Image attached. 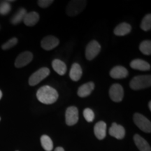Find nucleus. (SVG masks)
Returning a JSON list of instances; mask_svg holds the SVG:
<instances>
[{
	"mask_svg": "<svg viewBox=\"0 0 151 151\" xmlns=\"http://www.w3.org/2000/svg\"><path fill=\"white\" fill-rule=\"evenodd\" d=\"M58 92L55 89L48 86H44L37 92V97L40 102L44 104H52L58 100Z\"/></svg>",
	"mask_w": 151,
	"mask_h": 151,
	"instance_id": "nucleus-1",
	"label": "nucleus"
},
{
	"mask_svg": "<svg viewBox=\"0 0 151 151\" xmlns=\"http://www.w3.org/2000/svg\"><path fill=\"white\" fill-rule=\"evenodd\" d=\"M151 86L150 75H141L134 77L130 81L129 86L132 90H139L148 88Z\"/></svg>",
	"mask_w": 151,
	"mask_h": 151,
	"instance_id": "nucleus-2",
	"label": "nucleus"
},
{
	"mask_svg": "<svg viewBox=\"0 0 151 151\" xmlns=\"http://www.w3.org/2000/svg\"><path fill=\"white\" fill-rule=\"evenodd\" d=\"M87 1L85 0H73L68 4L67 6V14L73 17L78 15L86 8Z\"/></svg>",
	"mask_w": 151,
	"mask_h": 151,
	"instance_id": "nucleus-3",
	"label": "nucleus"
},
{
	"mask_svg": "<svg viewBox=\"0 0 151 151\" xmlns=\"http://www.w3.org/2000/svg\"><path fill=\"white\" fill-rule=\"evenodd\" d=\"M134 122L136 125L143 132L150 133L151 122L148 118L140 113H135L134 115Z\"/></svg>",
	"mask_w": 151,
	"mask_h": 151,
	"instance_id": "nucleus-4",
	"label": "nucleus"
},
{
	"mask_svg": "<svg viewBox=\"0 0 151 151\" xmlns=\"http://www.w3.org/2000/svg\"><path fill=\"white\" fill-rule=\"evenodd\" d=\"M50 74V69L48 68L43 67L39 69L33 74L31 75V76L29 78V84L31 86H35L36 85L45 79Z\"/></svg>",
	"mask_w": 151,
	"mask_h": 151,
	"instance_id": "nucleus-5",
	"label": "nucleus"
},
{
	"mask_svg": "<svg viewBox=\"0 0 151 151\" xmlns=\"http://www.w3.org/2000/svg\"><path fill=\"white\" fill-rule=\"evenodd\" d=\"M101 51V46L97 41H92L86 49V57L88 60H92Z\"/></svg>",
	"mask_w": 151,
	"mask_h": 151,
	"instance_id": "nucleus-6",
	"label": "nucleus"
},
{
	"mask_svg": "<svg viewBox=\"0 0 151 151\" xmlns=\"http://www.w3.org/2000/svg\"><path fill=\"white\" fill-rule=\"evenodd\" d=\"M109 96L115 102L121 101L124 97V90L122 86L116 83L111 86L109 90Z\"/></svg>",
	"mask_w": 151,
	"mask_h": 151,
	"instance_id": "nucleus-7",
	"label": "nucleus"
},
{
	"mask_svg": "<svg viewBox=\"0 0 151 151\" xmlns=\"http://www.w3.org/2000/svg\"><path fill=\"white\" fill-rule=\"evenodd\" d=\"M65 120L67 125L72 126L78 120V110L76 107L70 106L67 108L65 114Z\"/></svg>",
	"mask_w": 151,
	"mask_h": 151,
	"instance_id": "nucleus-8",
	"label": "nucleus"
},
{
	"mask_svg": "<svg viewBox=\"0 0 151 151\" xmlns=\"http://www.w3.org/2000/svg\"><path fill=\"white\" fill-rule=\"evenodd\" d=\"M33 59V55L31 52L25 51L20 53L17 57L15 66L17 68H21L27 65L29 62H32Z\"/></svg>",
	"mask_w": 151,
	"mask_h": 151,
	"instance_id": "nucleus-9",
	"label": "nucleus"
},
{
	"mask_svg": "<svg viewBox=\"0 0 151 151\" xmlns=\"http://www.w3.org/2000/svg\"><path fill=\"white\" fill-rule=\"evenodd\" d=\"M60 41L58 38L53 36H47L42 39L41 46L46 50H50L59 45Z\"/></svg>",
	"mask_w": 151,
	"mask_h": 151,
	"instance_id": "nucleus-10",
	"label": "nucleus"
},
{
	"mask_svg": "<svg viewBox=\"0 0 151 151\" xmlns=\"http://www.w3.org/2000/svg\"><path fill=\"white\" fill-rule=\"evenodd\" d=\"M109 134L117 139H122L125 135V129L122 125L113 122L109 129Z\"/></svg>",
	"mask_w": 151,
	"mask_h": 151,
	"instance_id": "nucleus-11",
	"label": "nucleus"
},
{
	"mask_svg": "<svg viewBox=\"0 0 151 151\" xmlns=\"http://www.w3.org/2000/svg\"><path fill=\"white\" fill-rule=\"evenodd\" d=\"M110 76L113 78H124L128 76V71L126 68L122 66H116L111 70Z\"/></svg>",
	"mask_w": 151,
	"mask_h": 151,
	"instance_id": "nucleus-12",
	"label": "nucleus"
},
{
	"mask_svg": "<svg viewBox=\"0 0 151 151\" xmlns=\"http://www.w3.org/2000/svg\"><path fill=\"white\" fill-rule=\"evenodd\" d=\"M94 132L98 139L102 140L106 135V124L104 121L98 122L94 125Z\"/></svg>",
	"mask_w": 151,
	"mask_h": 151,
	"instance_id": "nucleus-13",
	"label": "nucleus"
},
{
	"mask_svg": "<svg viewBox=\"0 0 151 151\" xmlns=\"http://www.w3.org/2000/svg\"><path fill=\"white\" fill-rule=\"evenodd\" d=\"M130 67L132 69L139 71H149L150 69V64L144 61V60L140 59L132 60L130 63Z\"/></svg>",
	"mask_w": 151,
	"mask_h": 151,
	"instance_id": "nucleus-14",
	"label": "nucleus"
},
{
	"mask_svg": "<svg viewBox=\"0 0 151 151\" xmlns=\"http://www.w3.org/2000/svg\"><path fill=\"white\" fill-rule=\"evenodd\" d=\"M94 88V84L92 82H88L81 86L78 90V95L80 97H86L89 96Z\"/></svg>",
	"mask_w": 151,
	"mask_h": 151,
	"instance_id": "nucleus-15",
	"label": "nucleus"
},
{
	"mask_svg": "<svg viewBox=\"0 0 151 151\" xmlns=\"http://www.w3.org/2000/svg\"><path fill=\"white\" fill-rule=\"evenodd\" d=\"M134 141L136 146L140 151H151L150 145L140 135L135 134L134 137Z\"/></svg>",
	"mask_w": 151,
	"mask_h": 151,
	"instance_id": "nucleus-16",
	"label": "nucleus"
},
{
	"mask_svg": "<svg viewBox=\"0 0 151 151\" xmlns=\"http://www.w3.org/2000/svg\"><path fill=\"white\" fill-rule=\"evenodd\" d=\"M39 20V15L37 12L32 11V12L27 13L23 19L24 23L27 26L32 27L35 25Z\"/></svg>",
	"mask_w": 151,
	"mask_h": 151,
	"instance_id": "nucleus-17",
	"label": "nucleus"
},
{
	"mask_svg": "<svg viewBox=\"0 0 151 151\" xmlns=\"http://www.w3.org/2000/svg\"><path fill=\"white\" fill-rule=\"evenodd\" d=\"M82 74L83 71L81 66L78 63L73 64L70 69V72H69V77L71 80L73 81H79L82 76Z\"/></svg>",
	"mask_w": 151,
	"mask_h": 151,
	"instance_id": "nucleus-18",
	"label": "nucleus"
},
{
	"mask_svg": "<svg viewBox=\"0 0 151 151\" xmlns=\"http://www.w3.org/2000/svg\"><path fill=\"white\" fill-rule=\"evenodd\" d=\"M132 30V27L129 24L126 23V22H122V23L119 24L117 27L114 29L113 32L117 36H124L129 34Z\"/></svg>",
	"mask_w": 151,
	"mask_h": 151,
	"instance_id": "nucleus-19",
	"label": "nucleus"
},
{
	"mask_svg": "<svg viewBox=\"0 0 151 151\" xmlns=\"http://www.w3.org/2000/svg\"><path fill=\"white\" fill-rule=\"evenodd\" d=\"M52 67L55 71L60 76L65 75L67 72V66L65 63L59 59H55L52 61Z\"/></svg>",
	"mask_w": 151,
	"mask_h": 151,
	"instance_id": "nucleus-20",
	"label": "nucleus"
},
{
	"mask_svg": "<svg viewBox=\"0 0 151 151\" xmlns=\"http://www.w3.org/2000/svg\"><path fill=\"white\" fill-rule=\"evenodd\" d=\"M27 14V11L23 8L20 9L16 13V14L11 18V23L14 24H17L20 23V22L23 20V19L25 16V15Z\"/></svg>",
	"mask_w": 151,
	"mask_h": 151,
	"instance_id": "nucleus-21",
	"label": "nucleus"
},
{
	"mask_svg": "<svg viewBox=\"0 0 151 151\" xmlns=\"http://www.w3.org/2000/svg\"><path fill=\"white\" fill-rule=\"evenodd\" d=\"M41 146L46 151H51L53 148V143L50 137L47 135H43L41 137Z\"/></svg>",
	"mask_w": 151,
	"mask_h": 151,
	"instance_id": "nucleus-22",
	"label": "nucleus"
},
{
	"mask_svg": "<svg viewBox=\"0 0 151 151\" xmlns=\"http://www.w3.org/2000/svg\"><path fill=\"white\" fill-rule=\"evenodd\" d=\"M139 49L143 54L146 55H150L151 54V41L146 40L141 43Z\"/></svg>",
	"mask_w": 151,
	"mask_h": 151,
	"instance_id": "nucleus-23",
	"label": "nucleus"
},
{
	"mask_svg": "<svg viewBox=\"0 0 151 151\" xmlns=\"http://www.w3.org/2000/svg\"><path fill=\"white\" fill-rule=\"evenodd\" d=\"M140 27L143 31H148L151 29V15L147 14L141 21Z\"/></svg>",
	"mask_w": 151,
	"mask_h": 151,
	"instance_id": "nucleus-24",
	"label": "nucleus"
},
{
	"mask_svg": "<svg viewBox=\"0 0 151 151\" xmlns=\"http://www.w3.org/2000/svg\"><path fill=\"white\" fill-rule=\"evenodd\" d=\"M11 9V4L9 1H3L0 4V14L6 15L10 12Z\"/></svg>",
	"mask_w": 151,
	"mask_h": 151,
	"instance_id": "nucleus-25",
	"label": "nucleus"
},
{
	"mask_svg": "<svg viewBox=\"0 0 151 151\" xmlns=\"http://www.w3.org/2000/svg\"><path fill=\"white\" fill-rule=\"evenodd\" d=\"M83 116L87 121L91 122L94 119V113L92 109L87 108L85 109L83 111Z\"/></svg>",
	"mask_w": 151,
	"mask_h": 151,
	"instance_id": "nucleus-26",
	"label": "nucleus"
},
{
	"mask_svg": "<svg viewBox=\"0 0 151 151\" xmlns=\"http://www.w3.org/2000/svg\"><path fill=\"white\" fill-rule=\"evenodd\" d=\"M17 43H18V39L16 37L12 38L10 40L6 41V42L1 46V48H2L3 50H8V49H10L11 48H12V47L16 46Z\"/></svg>",
	"mask_w": 151,
	"mask_h": 151,
	"instance_id": "nucleus-27",
	"label": "nucleus"
},
{
	"mask_svg": "<svg viewBox=\"0 0 151 151\" xmlns=\"http://www.w3.org/2000/svg\"><path fill=\"white\" fill-rule=\"evenodd\" d=\"M53 3L52 0H39L38 1V5L41 8H47L50 4Z\"/></svg>",
	"mask_w": 151,
	"mask_h": 151,
	"instance_id": "nucleus-28",
	"label": "nucleus"
},
{
	"mask_svg": "<svg viewBox=\"0 0 151 151\" xmlns=\"http://www.w3.org/2000/svg\"><path fill=\"white\" fill-rule=\"evenodd\" d=\"M55 151H65V150H64V148H62V147H58V148L55 150Z\"/></svg>",
	"mask_w": 151,
	"mask_h": 151,
	"instance_id": "nucleus-29",
	"label": "nucleus"
},
{
	"mask_svg": "<svg viewBox=\"0 0 151 151\" xmlns=\"http://www.w3.org/2000/svg\"><path fill=\"white\" fill-rule=\"evenodd\" d=\"M148 107H149V110L151 111V101H150L148 102Z\"/></svg>",
	"mask_w": 151,
	"mask_h": 151,
	"instance_id": "nucleus-30",
	"label": "nucleus"
},
{
	"mask_svg": "<svg viewBox=\"0 0 151 151\" xmlns=\"http://www.w3.org/2000/svg\"><path fill=\"white\" fill-rule=\"evenodd\" d=\"M1 97H2V92L0 90V99H1Z\"/></svg>",
	"mask_w": 151,
	"mask_h": 151,
	"instance_id": "nucleus-31",
	"label": "nucleus"
},
{
	"mask_svg": "<svg viewBox=\"0 0 151 151\" xmlns=\"http://www.w3.org/2000/svg\"><path fill=\"white\" fill-rule=\"evenodd\" d=\"M0 120H1V118H0Z\"/></svg>",
	"mask_w": 151,
	"mask_h": 151,
	"instance_id": "nucleus-32",
	"label": "nucleus"
}]
</instances>
